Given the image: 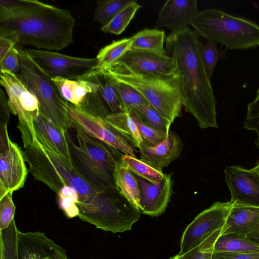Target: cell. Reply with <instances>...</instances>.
<instances>
[{
  "label": "cell",
  "instance_id": "cell-1",
  "mask_svg": "<svg viewBox=\"0 0 259 259\" xmlns=\"http://www.w3.org/2000/svg\"><path fill=\"white\" fill-rule=\"evenodd\" d=\"M26 161L34 178L57 193L65 185L78 195V217L98 229L113 233L131 230L141 218V211L117 188L109 191H97L73 165L70 166L28 128L20 131Z\"/></svg>",
  "mask_w": 259,
  "mask_h": 259
},
{
  "label": "cell",
  "instance_id": "cell-2",
  "mask_svg": "<svg viewBox=\"0 0 259 259\" xmlns=\"http://www.w3.org/2000/svg\"><path fill=\"white\" fill-rule=\"evenodd\" d=\"M198 39L189 28L171 33L166 37L165 50L176 66L185 111L201 128H218L217 100L198 53Z\"/></svg>",
  "mask_w": 259,
  "mask_h": 259
},
{
  "label": "cell",
  "instance_id": "cell-3",
  "mask_svg": "<svg viewBox=\"0 0 259 259\" xmlns=\"http://www.w3.org/2000/svg\"><path fill=\"white\" fill-rule=\"evenodd\" d=\"M75 20L70 12L37 0H26L12 11L0 10V32L11 33L18 45L61 50L73 41Z\"/></svg>",
  "mask_w": 259,
  "mask_h": 259
},
{
  "label": "cell",
  "instance_id": "cell-4",
  "mask_svg": "<svg viewBox=\"0 0 259 259\" xmlns=\"http://www.w3.org/2000/svg\"><path fill=\"white\" fill-rule=\"evenodd\" d=\"M76 143L66 136L73 165L98 191L107 192L117 188L113 172L117 159L113 148L92 137L77 127Z\"/></svg>",
  "mask_w": 259,
  "mask_h": 259
},
{
  "label": "cell",
  "instance_id": "cell-5",
  "mask_svg": "<svg viewBox=\"0 0 259 259\" xmlns=\"http://www.w3.org/2000/svg\"><path fill=\"white\" fill-rule=\"evenodd\" d=\"M191 25L199 36L225 46L229 50L259 46V25L216 9L198 13Z\"/></svg>",
  "mask_w": 259,
  "mask_h": 259
},
{
  "label": "cell",
  "instance_id": "cell-6",
  "mask_svg": "<svg viewBox=\"0 0 259 259\" xmlns=\"http://www.w3.org/2000/svg\"><path fill=\"white\" fill-rule=\"evenodd\" d=\"M101 71H105L116 81L134 88L151 106L171 123L181 116L183 101L177 72L169 75H144L116 67Z\"/></svg>",
  "mask_w": 259,
  "mask_h": 259
},
{
  "label": "cell",
  "instance_id": "cell-7",
  "mask_svg": "<svg viewBox=\"0 0 259 259\" xmlns=\"http://www.w3.org/2000/svg\"><path fill=\"white\" fill-rule=\"evenodd\" d=\"M16 47L20 66L18 74L37 98L39 112L55 125L67 131L73 125L69 103L62 97L52 78L31 58L26 48L19 45Z\"/></svg>",
  "mask_w": 259,
  "mask_h": 259
},
{
  "label": "cell",
  "instance_id": "cell-8",
  "mask_svg": "<svg viewBox=\"0 0 259 259\" xmlns=\"http://www.w3.org/2000/svg\"><path fill=\"white\" fill-rule=\"evenodd\" d=\"M1 259H62L65 250L39 231L21 232L14 220L1 231Z\"/></svg>",
  "mask_w": 259,
  "mask_h": 259
},
{
  "label": "cell",
  "instance_id": "cell-9",
  "mask_svg": "<svg viewBox=\"0 0 259 259\" xmlns=\"http://www.w3.org/2000/svg\"><path fill=\"white\" fill-rule=\"evenodd\" d=\"M26 50L37 65L52 78L61 77L71 80L84 79L97 65L96 58L73 57L40 49Z\"/></svg>",
  "mask_w": 259,
  "mask_h": 259
},
{
  "label": "cell",
  "instance_id": "cell-10",
  "mask_svg": "<svg viewBox=\"0 0 259 259\" xmlns=\"http://www.w3.org/2000/svg\"><path fill=\"white\" fill-rule=\"evenodd\" d=\"M234 203L217 201L199 213L184 231L179 255L198 246L214 234L222 231Z\"/></svg>",
  "mask_w": 259,
  "mask_h": 259
},
{
  "label": "cell",
  "instance_id": "cell-11",
  "mask_svg": "<svg viewBox=\"0 0 259 259\" xmlns=\"http://www.w3.org/2000/svg\"><path fill=\"white\" fill-rule=\"evenodd\" d=\"M1 86L8 96L10 112L18 116V124L34 129L33 120L39 113V102L18 74L1 71Z\"/></svg>",
  "mask_w": 259,
  "mask_h": 259
},
{
  "label": "cell",
  "instance_id": "cell-12",
  "mask_svg": "<svg viewBox=\"0 0 259 259\" xmlns=\"http://www.w3.org/2000/svg\"><path fill=\"white\" fill-rule=\"evenodd\" d=\"M73 125L90 136L99 139L124 155L137 158L135 147L123 136L100 117L93 115L69 103Z\"/></svg>",
  "mask_w": 259,
  "mask_h": 259
},
{
  "label": "cell",
  "instance_id": "cell-13",
  "mask_svg": "<svg viewBox=\"0 0 259 259\" xmlns=\"http://www.w3.org/2000/svg\"><path fill=\"white\" fill-rule=\"evenodd\" d=\"M0 198L22 188L28 174L24 152L8 136L0 139Z\"/></svg>",
  "mask_w": 259,
  "mask_h": 259
},
{
  "label": "cell",
  "instance_id": "cell-14",
  "mask_svg": "<svg viewBox=\"0 0 259 259\" xmlns=\"http://www.w3.org/2000/svg\"><path fill=\"white\" fill-rule=\"evenodd\" d=\"M114 67L144 75H169L176 73V66L174 60L167 53L162 54L131 49L111 67Z\"/></svg>",
  "mask_w": 259,
  "mask_h": 259
},
{
  "label": "cell",
  "instance_id": "cell-15",
  "mask_svg": "<svg viewBox=\"0 0 259 259\" xmlns=\"http://www.w3.org/2000/svg\"><path fill=\"white\" fill-rule=\"evenodd\" d=\"M225 181L232 202L241 205L259 206V173L253 168L227 166L224 170Z\"/></svg>",
  "mask_w": 259,
  "mask_h": 259
},
{
  "label": "cell",
  "instance_id": "cell-16",
  "mask_svg": "<svg viewBox=\"0 0 259 259\" xmlns=\"http://www.w3.org/2000/svg\"><path fill=\"white\" fill-rule=\"evenodd\" d=\"M136 177L140 190L141 212L151 217L161 214L172 194L170 174H165L161 181L154 183Z\"/></svg>",
  "mask_w": 259,
  "mask_h": 259
},
{
  "label": "cell",
  "instance_id": "cell-17",
  "mask_svg": "<svg viewBox=\"0 0 259 259\" xmlns=\"http://www.w3.org/2000/svg\"><path fill=\"white\" fill-rule=\"evenodd\" d=\"M198 13L196 0H168L158 13L155 26L177 33L188 28Z\"/></svg>",
  "mask_w": 259,
  "mask_h": 259
},
{
  "label": "cell",
  "instance_id": "cell-18",
  "mask_svg": "<svg viewBox=\"0 0 259 259\" xmlns=\"http://www.w3.org/2000/svg\"><path fill=\"white\" fill-rule=\"evenodd\" d=\"M139 149L141 160L162 171L180 157L183 143L180 136L170 131L166 139L158 144L153 146L141 145Z\"/></svg>",
  "mask_w": 259,
  "mask_h": 259
},
{
  "label": "cell",
  "instance_id": "cell-19",
  "mask_svg": "<svg viewBox=\"0 0 259 259\" xmlns=\"http://www.w3.org/2000/svg\"><path fill=\"white\" fill-rule=\"evenodd\" d=\"M36 137L44 143L52 151L73 167L66 133L52 123L40 112L33 120Z\"/></svg>",
  "mask_w": 259,
  "mask_h": 259
},
{
  "label": "cell",
  "instance_id": "cell-20",
  "mask_svg": "<svg viewBox=\"0 0 259 259\" xmlns=\"http://www.w3.org/2000/svg\"><path fill=\"white\" fill-rule=\"evenodd\" d=\"M259 223V206L234 203L220 235L236 234L246 236Z\"/></svg>",
  "mask_w": 259,
  "mask_h": 259
},
{
  "label": "cell",
  "instance_id": "cell-21",
  "mask_svg": "<svg viewBox=\"0 0 259 259\" xmlns=\"http://www.w3.org/2000/svg\"><path fill=\"white\" fill-rule=\"evenodd\" d=\"M217 233L207 239L211 252L249 253L259 252V245L246 237L236 234L220 235Z\"/></svg>",
  "mask_w": 259,
  "mask_h": 259
},
{
  "label": "cell",
  "instance_id": "cell-22",
  "mask_svg": "<svg viewBox=\"0 0 259 259\" xmlns=\"http://www.w3.org/2000/svg\"><path fill=\"white\" fill-rule=\"evenodd\" d=\"M52 80L62 97L76 107H80L89 94L98 90L96 83L87 79L71 80L56 77Z\"/></svg>",
  "mask_w": 259,
  "mask_h": 259
},
{
  "label": "cell",
  "instance_id": "cell-23",
  "mask_svg": "<svg viewBox=\"0 0 259 259\" xmlns=\"http://www.w3.org/2000/svg\"><path fill=\"white\" fill-rule=\"evenodd\" d=\"M84 79L93 81L98 85V94L111 113L124 112L114 80L109 74L104 71L94 70Z\"/></svg>",
  "mask_w": 259,
  "mask_h": 259
},
{
  "label": "cell",
  "instance_id": "cell-24",
  "mask_svg": "<svg viewBox=\"0 0 259 259\" xmlns=\"http://www.w3.org/2000/svg\"><path fill=\"white\" fill-rule=\"evenodd\" d=\"M113 177L115 184L121 193L130 202L140 209V190L136 177L123 165L119 159L115 165Z\"/></svg>",
  "mask_w": 259,
  "mask_h": 259
},
{
  "label": "cell",
  "instance_id": "cell-25",
  "mask_svg": "<svg viewBox=\"0 0 259 259\" xmlns=\"http://www.w3.org/2000/svg\"><path fill=\"white\" fill-rule=\"evenodd\" d=\"M105 120L135 148H140L143 140L137 126L129 112L111 113Z\"/></svg>",
  "mask_w": 259,
  "mask_h": 259
},
{
  "label": "cell",
  "instance_id": "cell-26",
  "mask_svg": "<svg viewBox=\"0 0 259 259\" xmlns=\"http://www.w3.org/2000/svg\"><path fill=\"white\" fill-rule=\"evenodd\" d=\"M166 37L163 30L146 28L131 37V49L165 54L167 53L164 48V43Z\"/></svg>",
  "mask_w": 259,
  "mask_h": 259
},
{
  "label": "cell",
  "instance_id": "cell-27",
  "mask_svg": "<svg viewBox=\"0 0 259 259\" xmlns=\"http://www.w3.org/2000/svg\"><path fill=\"white\" fill-rule=\"evenodd\" d=\"M131 37L114 40L102 48L96 56L97 65L95 70H105L111 68L126 52L131 49Z\"/></svg>",
  "mask_w": 259,
  "mask_h": 259
},
{
  "label": "cell",
  "instance_id": "cell-28",
  "mask_svg": "<svg viewBox=\"0 0 259 259\" xmlns=\"http://www.w3.org/2000/svg\"><path fill=\"white\" fill-rule=\"evenodd\" d=\"M120 162L133 174L151 183H157L164 176L162 171L158 170L137 158L122 155Z\"/></svg>",
  "mask_w": 259,
  "mask_h": 259
},
{
  "label": "cell",
  "instance_id": "cell-29",
  "mask_svg": "<svg viewBox=\"0 0 259 259\" xmlns=\"http://www.w3.org/2000/svg\"><path fill=\"white\" fill-rule=\"evenodd\" d=\"M142 7L134 0L119 12L106 25L101 26L102 31L119 35L127 27L137 11Z\"/></svg>",
  "mask_w": 259,
  "mask_h": 259
},
{
  "label": "cell",
  "instance_id": "cell-30",
  "mask_svg": "<svg viewBox=\"0 0 259 259\" xmlns=\"http://www.w3.org/2000/svg\"><path fill=\"white\" fill-rule=\"evenodd\" d=\"M134 0H100L96 2L94 21L103 26L125 6Z\"/></svg>",
  "mask_w": 259,
  "mask_h": 259
},
{
  "label": "cell",
  "instance_id": "cell-31",
  "mask_svg": "<svg viewBox=\"0 0 259 259\" xmlns=\"http://www.w3.org/2000/svg\"><path fill=\"white\" fill-rule=\"evenodd\" d=\"M197 47L203 66L210 80L219 59L225 57V53L220 52L218 50L216 43L211 40H207L204 44L198 39Z\"/></svg>",
  "mask_w": 259,
  "mask_h": 259
},
{
  "label": "cell",
  "instance_id": "cell-32",
  "mask_svg": "<svg viewBox=\"0 0 259 259\" xmlns=\"http://www.w3.org/2000/svg\"><path fill=\"white\" fill-rule=\"evenodd\" d=\"M132 111L136 113L148 125L168 134L172 123L164 118L150 104L139 106Z\"/></svg>",
  "mask_w": 259,
  "mask_h": 259
},
{
  "label": "cell",
  "instance_id": "cell-33",
  "mask_svg": "<svg viewBox=\"0 0 259 259\" xmlns=\"http://www.w3.org/2000/svg\"><path fill=\"white\" fill-rule=\"evenodd\" d=\"M114 80L123 104L124 112L130 113L134 109L139 106L150 104L146 99L134 88L124 83L118 82L114 79Z\"/></svg>",
  "mask_w": 259,
  "mask_h": 259
},
{
  "label": "cell",
  "instance_id": "cell-34",
  "mask_svg": "<svg viewBox=\"0 0 259 259\" xmlns=\"http://www.w3.org/2000/svg\"><path fill=\"white\" fill-rule=\"evenodd\" d=\"M57 194L59 207L65 215L69 219L78 217L79 198L76 192L71 187L65 185L60 188Z\"/></svg>",
  "mask_w": 259,
  "mask_h": 259
},
{
  "label": "cell",
  "instance_id": "cell-35",
  "mask_svg": "<svg viewBox=\"0 0 259 259\" xmlns=\"http://www.w3.org/2000/svg\"><path fill=\"white\" fill-rule=\"evenodd\" d=\"M130 114L137 126L143 140L141 145L153 146L158 144L167 137L168 134L148 125L134 112L132 111Z\"/></svg>",
  "mask_w": 259,
  "mask_h": 259
},
{
  "label": "cell",
  "instance_id": "cell-36",
  "mask_svg": "<svg viewBox=\"0 0 259 259\" xmlns=\"http://www.w3.org/2000/svg\"><path fill=\"white\" fill-rule=\"evenodd\" d=\"M9 192L0 198V230L7 229L14 219L16 207Z\"/></svg>",
  "mask_w": 259,
  "mask_h": 259
},
{
  "label": "cell",
  "instance_id": "cell-37",
  "mask_svg": "<svg viewBox=\"0 0 259 259\" xmlns=\"http://www.w3.org/2000/svg\"><path fill=\"white\" fill-rule=\"evenodd\" d=\"M1 71H7L14 74L20 71L18 50L16 46L13 47L0 61Z\"/></svg>",
  "mask_w": 259,
  "mask_h": 259
},
{
  "label": "cell",
  "instance_id": "cell-38",
  "mask_svg": "<svg viewBox=\"0 0 259 259\" xmlns=\"http://www.w3.org/2000/svg\"><path fill=\"white\" fill-rule=\"evenodd\" d=\"M212 252L207 247L204 241L183 255H176L169 259H211Z\"/></svg>",
  "mask_w": 259,
  "mask_h": 259
},
{
  "label": "cell",
  "instance_id": "cell-39",
  "mask_svg": "<svg viewBox=\"0 0 259 259\" xmlns=\"http://www.w3.org/2000/svg\"><path fill=\"white\" fill-rule=\"evenodd\" d=\"M18 42L17 39L12 34L0 32V61Z\"/></svg>",
  "mask_w": 259,
  "mask_h": 259
},
{
  "label": "cell",
  "instance_id": "cell-40",
  "mask_svg": "<svg viewBox=\"0 0 259 259\" xmlns=\"http://www.w3.org/2000/svg\"><path fill=\"white\" fill-rule=\"evenodd\" d=\"M211 259H259V252L249 253L212 252Z\"/></svg>",
  "mask_w": 259,
  "mask_h": 259
},
{
  "label": "cell",
  "instance_id": "cell-41",
  "mask_svg": "<svg viewBox=\"0 0 259 259\" xmlns=\"http://www.w3.org/2000/svg\"><path fill=\"white\" fill-rule=\"evenodd\" d=\"M8 99L4 91L0 90V128L7 126L10 119Z\"/></svg>",
  "mask_w": 259,
  "mask_h": 259
},
{
  "label": "cell",
  "instance_id": "cell-42",
  "mask_svg": "<svg viewBox=\"0 0 259 259\" xmlns=\"http://www.w3.org/2000/svg\"><path fill=\"white\" fill-rule=\"evenodd\" d=\"M246 116L259 120V88L254 99L247 105Z\"/></svg>",
  "mask_w": 259,
  "mask_h": 259
},
{
  "label": "cell",
  "instance_id": "cell-43",
  "mask_svg": "<svg viewBox=\"0 0 259 259\" xmlns=\"http://www.w3.org/2000/svg\"><path fill=\"white\" fill-rule=\"evenodd\" d=\"M26 0H1L0 10L12 11L23 6Z\"/></svg>",
  "mask_w": 259,
  "mask_h": 259
},
{
  "label": "cell",
  "instance_id": "cell-44",
  "mask_svg": "<svg viewBox=\"0 0 259 259\" xmlns=\"http://www.w3.org/2000/svg\"><path fill=\"white\" fill-rule=\"evenodd\" d=\"M245 237L259 245V223L255 228Z\"/></svg>",
  "mask_w": 259,
  "mask_h": 259
},
{
  "label": "cell",
  "instance_id": "cell-45",
  "mask_svg": "<svg viewBox=\"0 0 259 259\" xmlns=\"http://www.w3.org/2000/svg\"><path fill=\"white\" fill-rule=\"evenodd\" d=\"M255 171L259 173V162L257 163L256 165L253 168Z\"/></svg>",
  "mask_w": 259,
  "mask_h": 259
},
{
  "label": "cell",
  "instance_id": "cell-46",
  "mask_svg": "<svg viewBox=\"0 0 259 259\" xmlns=\"http://www.w3.org/2000/svg\"><path fill=\"white\" fill-rule=\"evenodd\" d=\"M62 259H69V258L67 257V256H66V257H64Z\"/></svg>",
  "mask_w": 259,
  "mask_h": 259
}]
</instances>
